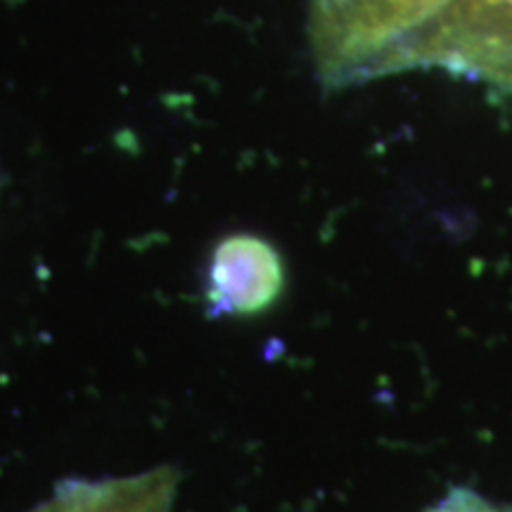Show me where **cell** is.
<instances>
[{
    "label": "cell",
    "mask_w": 512,
    "mask_h": 512,
    "mask_svg": "<svg viewBox=\"0 0 512 512\" xmlns=\"http://www.w3.org/2000/svg\"><path fill=\"white\" fill-rule=\"evenodd\" d=\"M451 0H311L320 81L342 88L413 69V57Z\"/></svg>",
    "instance_id": "1"
},
{
    "label": "cell",
    "mask_w": 512,
    "mask_h": 512,
    "mask_svg": "<svg viewBox=\"0 0 512 512\" xmlns=\"http://www.w3.org/2000/svg\"><path fill=\"white\" fill-rule=\"evenodd\" d=\"M413 67H446L512 93V0H451Z\"/></svg>",
    "instance_id": "2"
},
{
    "label": "cell",
    "mask_w": 512,
    "mask_h": 512,
    "mask_svg": "<svg viewBox=\"0 0 512 512\" xmlns=\"http://www.w3.org/2000/svg\"><path fill=\"white\" fill-rule=\"evenodd\" d=\"M285 287L283 256L259 235L223 238L209 259L207 309L216 318H247L278 302Z\"/></svg>",
    "instance_id": "3"
},
{
    "label": "cell",
    "mask_w": 512,
    "mask_h": 512,
    "mask_svg": "<svg viewBox=\"0 0 512 512\" xmlns=\"http://www.w3.org/2000/svg\"><path fill=\"white\" fill-rule=\"evenodd\" d=\"M178 484L176 465H157L131 477L64 479L53 498L31 512H171Z\"/></svg>",
    "instance_id": "4"
},
{
    "label": "cell",
    "mask_w": 512,
    "mask_h": 512,
    "mask_svg": "<svg viewBox=\"0 0 512 512\" xmlns=\"http://www.w3.org/2000/svg\"><path fill=\"white\" fill-rule=\"evenodd\" d=\"M427 512H501L494 508L489 501H484L482 496L472 494L467 489H453L451 494L430 508Z\"/></svg>",
    "instance_id": "5"
}]
</instances>
